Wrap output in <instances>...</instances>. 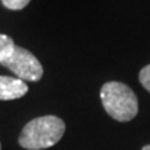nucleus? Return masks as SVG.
<instances>
[{
  "mask_svg": "<svg viewBox=\"0 0 150 150\" xmlns=\"http://www.w3.org/2000/svg\"><path fill=\"white\" fill-rule=\"evenodd\" d=\"M65 132V122L56 115L33 118L24 127L18 143L27 150L49 149L59 143Z\"/></svg>",
  "mask_w": 150,
  "mask_h": 150,
  "instance_id": "1",
  "label": "nucleus"
},
{
  "mask_svg": "<svg viewBox=\"0 0 150 150\" xmlns=\"http://www.w3.org/2000/svg\"><path fill=\"white\" fill-rule=\"evenodd\" d=\"M100 99L106 112L120 122L134 120L139 111L135 92L122 82H106L100 89Z\"/></svg>",
  "mask_w": 150,
  "mask_h": 150,
  "instance_id": "2",
  "label": "nucleus"
},
{
  "mask_svg": "<svg viewBox=\"0 0 150 150\" xmlns=\"http://www.w3.org/2000/svg\"><path fill=\"white\" fill-rule=\"evenodd\" d=\"M1 65L13 71L17 78L22 81L38 82L43 76V67L40 61L35 57V54L21 46H16Z\"/></svg>",
  "mask_w": 150,
  "mask_h": 150,
  "instance_id": "3",
  "label": "nucleus"
},
{
  "mask_svg": "<svg viewBox=\"0 0 150 150\" xmlns=\"http://www.w3.org/2000/svg\"><path fill=\"white\" fill-rule=\"evenodd\" d=\"M28 85L20 78L0 75V100H16L25 96Z\"/></svg>",
  "mask_w": 150,
  "mask_h": 150,
  "instance_id": "4",
  "label": "nucleus"
},
{
  "mask_svg": "<svg viewBox=\"0 0 150 150\" xmlns=\"http://www.w3.org/2000/svg\"><path fill=\"white\" fill-rule=\"evenodd\" d=\"M14 47H16L14 40L7 35L0 33V64L10 56L11 52L14 50Z\"/></svg>",
  "mask_w": 150,
  "mask_h": 150,
  "instance_id": "5",
  "label": "nucleus"
},
{
  "mask_svg": "<svg viewBox=\"0 0 150 150\" xmlns=\"http://www.w3.org/2000/svg\"><path fill=\"white\" fill-rule=\"evenodd\" d=\"M29 1L31 0H1V3H3V6H4L6 8L13 10V11H18V10L25 8L29 4Z\"/></svg>",
  "mask_w": 150,
  "mask_h": 150,
  "instance_id": "6",
  "label": "nucleus"
},
{
  "mask_svg": "<svg viewBox=\"0 0 150 150\" xmlns=\"http://www.w3.org/2000/svg\"><path fill=\"white\" fill-rule=\"evenodd\" d=\"M139 82L146 91L150 93V64L143 67L139 72Z\"/></svg>",
  "mask_w": 150,
  "mask_h": 150,
  "instance_id": "7",
  "label": "nucleus"
},
{
  "mask_svg": "<svg viewBox=\"0 0 150 150\" xmlns=\"http://www.w3.org/2000/svg\"><path fill=\"white\" fill-rule=\"evenodd\" d=\"M142 150H150V145H147V146H143V147H142Z\"/></svg>",
  "mask_w": 150,
  "mask_h": 150,
  "instance_id": "8",
  "label": "nucleus"
},
{
  "mask_svg": "<svg viewBox=\"0 0 150 150\" xmlns=\"http://www.w3.org/2000/svg\"><path fill=\"white\" fill-rule=\"evenodd\" d=\"M0 150H1V145H0Z\"/></svg>",
  "mask_w": 150,
  "mask_h": 150,
  "instance_id": "9",
  "label": "nucleus"
}]
</instances>
